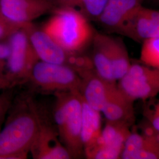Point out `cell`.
<instances>
[{"mask_svg":"<svg viewBox=\"0 0 159 159\" xmlns=\"http://www.w3.org/2000/svg\"><path fill=\"white\" fill-rule=\"evenodd\" d=\"M41 29L70 54H79L92 43L96 33L90 21L74 7H56Z\"/></svg>","mask_w":159,"mask_h":159,"instance_id":"6da1fadb","label":"cell"},{"mask_svg":"<svg viewBox=\"0 0 159 159\" xmlns=\"http://www.w3.org/2000/svg\"><path fill=\"white\" fill-rule=\"evenodd\" d=\"M8 118L0 131V159H27L39 127L40 116L29 101Z\"/></svg>","mask_w":159,"mask_h":159,"instance_id":"7a4b0ae2","label":"cell"},{"mask_svg":"<svg viewBox=\"0 0 159 159\" xmlns=\"http://www.w3.org/2000/svg\"><path fill=\"white\" fill-rule=\"evenodd\" d=\"M56 102L54 120L60 139L71 159L84 155L81 140L82 97L79 91L54 93Z\"/></svg>","mask_w":159,"mask_h":159,"instance_id":"3957f363","label":"cell"},{"mask_svg":"<svg viewBox=\"0 0 159 159\" xmlns=\"http://www.w3.org/2000/svg\"><path fill=\"white\" fill-rule=\"evenodd\" d=\"M29 80L44 93L79 91L81 84L79 75L71 67L41 61L34 66Z\"/></svg>","mask_w":159,"mask_h":159,"instance_id":"277c9868","label":"cell"},{"mask_svg":"<svg viewBox=\"0 0 159 159\" xmlns=\"http://www.w3.org/2000/svg\"><path fill=\"white\" fill-rule=\"evenodd\" d=\"M10 54L7 61L6 73L16 84L29 80L39 58L29 39L25 27L14 32L7 40Z\"/></svg>","mask_w":159,"mask_h":159,"instance_id":"5b68a950","label":"cell"},{"mask_svg":"<svg viewBox=\"0 0 159 159\" xmlns=\"http://www.w3.org/2000/svg\"><path fill=\"white\" fill-rule=\"evenodd\" d=\"M120 90L134 102L146 100L159 94V69L143 64H131L117 82Z\"/></svg>","mask_w":159,"mask_h":159,"instance_id":"8992f818","label":"cell"},{"mask_svg":"<svg viewBox=\"0 0 159 159\" xmlns=\"http://www.w3.org/2000/svg\"><path fill=\"white\" fill-rule=\"evenodd\" d=\"M131 126L119 121L107 120L95 144L84 152L90 159H121L125 143L130 134Z\"/></svg>","mask_w":159,"mask_h":159,"instance_id":"52a82bcc","label":"cell"},{"mask_svg":"<svg viewBox=\"0 0 159 159\" xmlns=\"http://www.w3.org/2000/svg\"><path fill=\"white\" fill-rule=\"evenodd\" d=\"M25 29L40 61L66 65L74 70L80 54H70L52 40L43 29L37 28L33 23L27 25Z\"/></svg>","mask_w":159,"mask_h":159,"instance_id":"ba28073f","label":"cell"},{"mask_svg":"<svg viewBox=\"0 0 159 159\" xmlns=\"http://www.w3.org/2000/svg\"><path fill=\"white\" fill-rule=\"evenodd\" d=\"M56 8L52 0H0V11L3 16L23 27Z\"/></svg>","mask_w":159,"mask_h":159,"instance_id":"9c48e42d","label":"cell"},{"mask_svg":"<svg viewBox=\"0 0 159 159\" xmlns=\"http://www.w3.org/2000/svg\"><path fill=\"white\" fill-rule=\"evenodd\" d=\"M118 34L139 43L159 37V11L140 6L121 26Z\"/></svg>","mask_w":159,"mask_h":159,"instance_id":"30bf717a","label":"cell"},{"mask_svg":"<svg viewBox=\"0 0 159 159\" xmlns=\"http://www.w3.org/2000/svg\"><path fill=\"white\" fill-rule=\"evenodd\" d=\"M34 159H70L71 157L61 142L57 129L42 121L30 151Z\"/></svg>","mask_w":159,"mask_h":159,"instance_id":"8fae6325","label":"cell"},{"mask_svg":"<svg viewBox=\"0 0 159 159\" xmlns=\"http://www.w3.org/2000/svg\"><path fill=\"white\" fill-rule=\"evenodd\" d=\"M79 75V92L83 99L92 108L102 112L110 91L117 83H110L102 79L94 67L83 71Z\"/></svg>","mask_w":159,"mask_h":159,"instance_id":"7c38bea8","label":"cell"},{"mask_svg":"<svg viewBox=\"0 0 159 159\" xmlns=\"http://www.w3.org/2000/svg\"><path fill=\"white\" fill-rule=\"evenodd\" d=\"M134 102L116 84L110 91L102 113L106 120L122 122L131 127L136 119Z\"/></svg>","mask_w":159,"mask_h":159,"instance_id":"4fadbf2b","label":"cell"},{"mask_svg":"<svg viewBox=\"0 0 159 159\" xmlns=\"http://www.w3.org/2000/svg\"><path fill=\"white\" fill-rule=\"evenodd\" d=\"M143 0H109L97 22L110 32L117 33L126 19L142 6Z\"/></svg>","mask_w":159,"mask_h":159,"instance_id":"5bb4252c","label":"cell"},{"mask_svg":"<svg viewBox=\"0 0 159 159\" xmlns=\"http://www.w3.org/2000/svg\"><path fill=\"white\" fill-rule=\"evenodd\" d=\"M122 159H159V144L143 133L131 132L122 153Z\"/></svg>","mask_w":159,"mask_h":159,"instance_id":"9a60e30c","label":"cell"},{"mask_svg":"<svg viewBox=\"0 0 159 159\" xmlns=\"http://www.w3.org/2000/svg\"><path fill=\"white\" fill-rule=\"evenodd\" d=\"M102 37L111 64L114 78L117 82L131 65L129 53L121 39L104 34H102Z\"/></svg>","mask_w":159,"mask_h":159,"instance_id":"2e32d148","label":"cell"},{"mask_svg":"<svg viewBox=\"0 0 159 159\" xmlns=\"http://www.w3.org/2000/svg\"><path fill=\"white\" fill-rule=\"evenodd\" d=\"M81 140L84 153L96 143L102 131V112L92 108L82 98Z\"/></svg>","mask_w":159,"mask_h":159,"instance_id":"e0dca14e","label":"cell"},{"mask_svg":"<svg viewBox=\"0 0 159 159\" xmlns=\"http://www.w3.org/2000/svg\"><path fill=\"white\" fill-rule=\"evenodd\" d=\"M91 44V61L97 74L108 82L117 83L114 78L111 64L104 43L102 34L96 32Z\"/></svg>","mask_w":159,"mask_h":159,"instance_id":"ac0fdd59","label":"cell"},{"mask_svg":"<svg viewBox=\"0 0 159 159\" xmlns=\"http://www.w3.org/2000/svg\"><path fill=\"white\" fill-rule=\"evenodd\" d=\"M140 60L143 64L159 69V37L143 42Z\"/></svg>","mask_w":159,"mask_h":159,"instance_id":"d6986e66","label":"cell"},{"mask_svg":"<svg viewBox=\"0 0 159 159\" xmlns=\"http://www.w3.org/2000/svg\"><path fill=\"white\" fill-rule=\"evenodd\" d=\"M109 0H81L77 7L89 21H97L102 15Z\"/></svg>","mask_w":159,"mask_h":159,"instance_id":"ffe728a7","label":"cell"},{"mask_svg":"<svg viewBox=\"0 0 159 159\" xmlns=\"http://www.w3.org/2000/svg\"><path fill=\"white\" fill-rule=\"evenodd\" d=\"M24 27L9 21L0 11V41H7L14 32Z\"/></svg>","mask_w":159,"mask_h":159,"instance_id":"44dd1931","label":"cell"},{"mask_svg":"<svg viewBox=\"0 0 159 159\" xmlns=\"http://www.w3.org/2000/svg\"><path fill=\"white\" fill-rule=\"evenodd\" d=\"M11 104V96L7 93L0 94V131L2 127L6 115Z\"/></svg>","mask_w":159,"mask_h":159,"instance_id":"7402d4cb","label":"cell"},{"mask_svg":"<svg viewBox=\"0 0 159 159\" xmlns=\"http://www.w3.org/2000/svg\"><path fill=\"white\" fill-rule=\"evenodd\" d=\"M147 121L156 130L159 132V102L154 104L146 114Z\"/></svg>","mask_w":159,"mask_h":159,"instance_id":"603a6c76","label":"cell"},{"mask_svg":"<svg viewBox=\"0 0 159 159\" xmlns=\"http://www.w3.org/2000/svg\"><path fill=\"white\" fill-rule=\"evenodd\" d=\"M10 54V47L7 41H0V75L6 74L7 61Z\"/></svg>","mask_w":159,"mask_h":159,"instance_id":"cb8c5ba5","label":"cell"},{"mask_svg":"<svg viewBox=\"0 0 159 159\" xmlns=\"http://www.w3.org/2000/svg\"><path fill=\"white\" fill-rule=\"evenodd\" d=\"M56 7H68L76 8L79 5L81 0H52Z\"/></svg>","mask_w":159,"mask_h":159,"instance_id":"d4e9b609","label":"cell"},{"mask_svg":"<svg viewBox=\"0 0 159 159\" xmlns=\"http://www.w3.org/2000/svg\"><path fill=\"white\" fill-rule=\"evenodd\" d=\"M16 85V84L10 79L7 74L0 75V90H6Z\"/></svg>","mask_w":159,"mask_h":159,"instance_id":"484cf974","label":"cell"}]
</instances>
